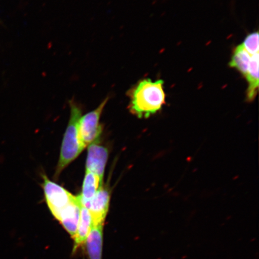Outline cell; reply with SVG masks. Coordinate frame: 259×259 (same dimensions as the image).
Segmentation results:
<instances>
[{"label":"cell","instance_id":"8","mask_svg":"<svg viewBox=\"0 0 259 259\" xmlns=\"http://www.w3.org/2000/svg\"><path fill=\"white\" fill-rule=\"evenodd\" d=\"M102 185L103 184L98 176L92 171L86 170L82 193L78 196L80 205L88 209L90 202L95 197L99 186Z\"/></svg>","mask_w":259,"mask_h":259},{"label":"cell","instance_id":"12","mask_svg":"<svg viewBox=\"0 0 259 259\" xmlns=\"http://www.w3.org/2000/svg\"><path fill=\"white\" fill-rule=\"evenodd\" d=\"M251 55L249 54L242 45H239L235 48L229 65L235 68L243 75L247 74L251 60Z\"/></svg>","mask_w":259,"mask_h":259},{"label":"cell","instance_id":"6","mask_svg":"<svg viewBox=\"0 0 259 259\" xmlns=\"http://www.w3.org/2000/svg\"><path fill=\"white\" fill-rule=\"evenodd\" d=\"M110 199L111 196L109 190L103 185L100 186L87 209L92 215L93 226L104 225L109 210Z\"/></svg>","mask_w":259,"mask_h":259},{"label":"cell","instance_id":"10","mask_svg":"<svg viewBox=\"0 0 259 259\" xmlns=\"http://www.w3.org/2000/svg\"><path fill=\"white\" fill-rule=\"evenodd\" d=\"M93 222L89 210L80 205V219L77 232L74 236L73 251L85 244L86 239L93 228Z\"/></svg>","mask_w":259,"mask_h":259},{"label":"cell","instance_id":"5","mask_svg":"<svg viewBox=\"0 0 259 259\" xmlns=\"http://www.w3.org/2000/svg\"><path fill=\"white\" fill-rule=\"evenodd\" d=\"M97 141L89 145L86 170L92 171L98 176L103 184L109 153L108 149L99 144Z\"/></svg>","mask_w":259,"mask_h":259},{"label":"cell","instance_id":"1","mask_svg":"<svg viewBox=\"0 0 259 259\" xmlns=\"http://www.w3.org/2000/svg\"><path fill=\"white\" fill-rule=\"evenodd\" d=\"M163 80L145 79L139 82L131 92L130 111L139 118H148L163 108L166 103Z\"/></svg>","mask_w":259,"mask_h":259},{"label":"cell","instance_id":"3","mask_svg":"<svg viewBox=\"0 0 259 259\" xmlns=\"http://www.w3.org/2000/svg\"><path fill=\"white\" fill-rule=\"evenodd\" d=\"M109 97H107L98 108L87 114L81 116L79 121V133L81 140L87 146L99 139L102 132V126L100 124V116Z\"/></svg>","mask_w":259,"mask_h":259},{"label":"cell","instance_id":"2","mask_svg":"<svg viewBox=\"0 0 259 259\" xmlns=\"http://www.w3.org/2000/svg\"><path fill=\"white\" fill-rule=\"evenodd\" d=\"M70 105V118L64 136L60 159L58 161L56 172L57 177L59 176L61 171L71 162L79 156L86 147L81 140L79 133V121L82 116V111L79 107L73 102L71 101Z\"/></svg>","mask_w":259,"mask_h":259},{"label":"cell","instance_id":"9","mask_svg":"<svg viewBox=\"0 0 259 259\" xmlns=\"http://www.w3.org/2000/svg\"><path fill=\"white\" fill-rule=\"evenodd\" d=\"M103 242V225L93 226L85 243L90 259H102Z\"/></svg>","mask_w":259,"mask_h":259},{"label":"cell","instance_id":"7","mask_svg":"<svg viewBox=\"0 0 259 259\" xmlns=\"http://www.w3.org/2000/svg\"><path fill=\"white\" fill-rule=\"evenodd\" d=\"M80 211V203L77 196L73 202L65 207L56 217L73 239L76 235L78 227Z\"/></svg>","mask_w":259,"mask_h":259},{"label":"cell","instance_id":"13","mask_svg":"<svg viewBox=\"0 0 259 259\" xmlns=\"http://www.w3.org/2000/svg\"><path fill=\"white\" fill-rule=\"evenodd\" d=\"M242 45L251 56L258 53V32L257 31L248 34Z\"/></svg>","mask_w":259,"mask_h":259},{"label":"cell","instance_id":"11","mask_svg":"<svg viewBox=\"0 0 259 259\" xmlns=\"http://www.w3.org/2000/svg\"><path fill=\"white\" fill-rule=\"evenodd\" d=\"M258 53L252 56L250 66L245 75L248 83L247 99L252 102L256 96L258 88Z\"/></svg>","mask_w":259,"mask_h":259},{"label":"cell","instance_id":"4","mask_svg":"<svg viewBox=\"0 0 259 259\" xmlns=\"http://www.w3.org/2000/svg\"><path fill=\"white\" fill-rule=\"evenodd\" d=\"M43 188L49 208L56 218L58 213L76 199V196L44 176Z\"/></svg>","mask_w":259,"mask_h":259}]
</instances>
